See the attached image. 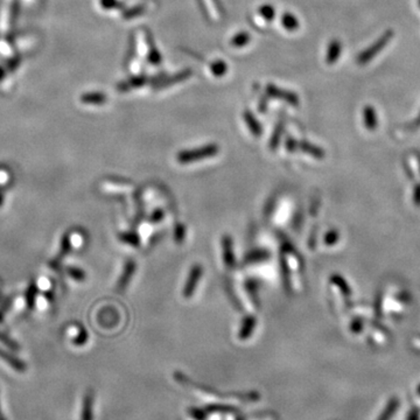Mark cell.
I'll list each match as a JSON object with an SVG mask.
<instances>
[{"label": "cell", "mask_w": 420, "mask_h": 420, "mask_svg": "<svg viewBox=\"0 0 420 420\" xmlns=\"http://www.w3.org/2000/svg\"><path fill=\"white\" fill-rule=\"evenodd\" d=\"M186 226L182 223H176L175 229H174V241L176 244H182L186 238Z\"/></svg>", "instance_id": "44dd1931"}, {"label": "cell", "mask_w": 420, "mask_h": 420, "mask_svg": "<svg viewBox=\"0 0 420 420\" xmlns=\"http://www.w3.org/2000/svg\"><path fill=\"white\" fill-rule=\"evenodd\" d=\"M249 41H250V35H249L247 32H241L238 33L237 35L233 36V39L231 40V45L236 47V48H241V47L247 45Z\"/></svg>", "instance_id": "ffe728a7"}, {"label": "cell", "mask_w": 420, "mask_h": 420, "mask_svg": "<svg viewBox=\"0 0 420 420\" xmlns=\"http://www.w3.org/2000/svg\"><path fill=\"white\" fill-rule=\"evenodd\" d=\"M137 270V264L135 259H129L125 263L123 269V273H121L119 280H118L117 284V291L118 292H124L125 288L129 286L131 279H132L133 275L136 273Z\"/></svg>", "instance_id": "5b68a950"}, {"label": "cell", "mask_w": 420, "mask_h": 420, "mask_svg": "<svg viewBox=\"0 0 420 420\" xmlns=\"http://www.w3.org/2000/svg\"><path fill=\"white\" fill-rule=\"evenodd\" d=\"M120 242H123L124 244L130 245L132 248H139L140 247V238L136 232H120L118 235Z\"/></svg>", "instance_id": "9a60e30c"}, {"label": "cell", "mask_w": 420, "mask_h": 420, "mask_svg": "<svg viewBox=\"0 0 420 420\" xmlns=\"http://www.w3.org/2000/svg\"><path fill=\"white\" fill-rule=\"evenodd\" d=\"M165 213L163 209H155L153 213H152L151 216H149V221H151L152 223H158L160 222V221H163Z\"/></svg>", "instance_id": "cb8c5ba5"}, {"label": "cell", "mask_w": 420, "mask_h": 420, "mask_svg": "<svg viewBox=\"0 0 420 420\" xmlns=\"http://www.w3.org/2000/svg\"><path fill=\"white\" fill-rule=\"evenodd\" d=\"M342 51V45L341 42L338 41V40H333L331 42V45H329L328 52H327L326 55V62L328 64H333L334 62H336L338 60V57H340Z\"/></svg>", "instance_id": "8fae6325"}, {"label": "cell", "mask_w": 420, "mask_h": 420, "mask_svg": "<svg viewBox=\"0 0 420 420\" xmlns=\"http://www.w3.org/2000/svg\"><path fill=\"white\" fill-rule=\"evenodd\" d=\"M221 249H222L223 264L226 266V269H233L236 266V256L235 245H233V239L231 236H222V238H221Z\"/></svg>", "instance_id": "277c9868"}, {"label": "cell", "mask_w": 420, "mask_h": 420, "mask_svg": "<svg viewBox=\"0 0 420 420\" xmlns=\"http://www.w3.org/2000/svg\"><path fill=\"white\" fill-rule=\"evenodd\" d=\"M204 269L201 264H194L189 270L188 276L182 288V297L185 299H191L194 295L196 288L200 284L202 277H203Z\"/></svg>", "instance_id": "7a4b0ae2"}, {"label": "cell", "mask_w": 420, "mask_h": 420, "mask_svg": "<svg viewBox=\"0 0 420 420\" xmlns=\"http://www.w3.org/2000/svg\"><path fill=\"white\" fill-rule=\"evenodd\" d=\"M394 409H396V403H392V404H390V406L388 407L387 409V412L384 413V418H381V420H387L389 417L391 416V413H393V411H394Z\"/></svg>", "instance_id": "484cf974"}, {"label": "cell", "mask_w": 420, "mask_h": 420, "mask_svg": "<svg viewBox=\"0 0 420 420\" xmlns=\"http://www.w3.org/2000/svg\"><path fill=\"white\" fill-rule=\"evenodd\" d=\"M392 36H393V32H391V30H388L387 33L383 34V35L377 40V41L375 42V45L370 46L369 48L366 49V51L361 53L357 62H359L360 64H365V63H368L369 61H371L372 58L375 57V56L377 55L379 52L383 51V49L385 48V46H387L388 43L390 42Z\"/></svg>", "instance_id": "3957f363"}, {"label": "cell", "mask_w": 420, "mask_h": 420, "mask_svg": "<svg viewBox=\"0 0 420 420\" xmlns=\"http://www.w3.org/2000/svg\"><path fill=\"white\" fill-rule=\"evenodd\" d=\"M266 91H267V93H269L270 96H272V97L281 98V99H284V101L288 102L289 104L298 105L299 98H298V96L294 95L293 92H288V91H285V90L278 89L275 85H269V86H267Z\"/></svg>", "instance_id": "ba28073f"}, {"label": "cell", "mask_w": 420, "mask_h": 420, "mask_svg": "<svg viewBox=\"0 0 420 420\" xmlns=\"http://www.w3.org/2000/svg\"><path fill=\"white\" fill-rule=\"evenodd\" d=\"M210 69H211V73L214 74V76L221 77L226 73V70H228V65H226V63L224 61L219 60L211 63Z\"/></svg>", "instance_id": "e0dca14e"}, {"label": "cell", "mask_w": 420, "mask_h": 420, "mask_svg": "<svg viewBox=\"0 0 420 420\" xmlns=\"http://www.w3.org/2000/svg\"><path fill=\"white\" fill-rule=\"evenodd\" d=\"M338 239H340V232H338V230L331 229L326 232L325 237H323V242H325V244L328 245V247H332V245H335L336 243L338 242Z\"/></svg>", "instance_id": "d6986e66"}, {"label": "cell", "mask_w": 420, "mask_h": 420, "mask_svg": "<svg viewBox=\"0 0 420 420\" xmlns=\"http://www.w3.org/2000/svg\"><path fill=\"white\" fill-rule=\"evenodd\" d=\"M282 131H284V124H278V126L276 127L275 133H273V136L271 137L270 140V148L272 149V151H276V148L278 147V144L280 141V138H281L282 135Z\"/></svg>", "instance_id": "ac0fdd59"}, {"label": "cell", "mask_w": 420, "mask_h": 420, "mask_svg": "<svg viewBox=\"0 0 420 420\" xmlns=\"http://www.w3.org/2000/svg\"><path fill=\"white\" fill-rule=\"evenodd\" d=\"M412 126L413 127H419L420 126V114H419V117L415 120V123H413Z\"/></svg>", "instance_id": "f1b7e54d"}, {"label": "cell", "mask_w": 420, "mask_h": 420, "mask_svg": "<svg viewBox=\"0 0 420 420\" xmlns=\"http://www.w3.org/2000/svg\"><path fill=\"white\" fill-rule=\"evenodd\" d=\"M331 284L335 285L336 287L340 289L341 293L345 295V297H349V295L351 294L349 285H348V282L345 281V280L342 278L340 275H332L331 276Z\"/></svg>", "instance_id": "5bb4252c"}, {"label": "cell", "mask_w": 420, "mask_h": 420, "mask_svg": "<svg viewBox=\"0 0 420 420\" xmlns=\"http://www.w3.org/2000/svg\"><path fill=\"white\" fill-rule=\"evenodd\" d=\"M413 201H415L417 205L420 204V186H417V188L415 189V193H413Z\"/></svg>", "instance_id": "4316f807"}, {"label": "cell", "mask_w": 420, "mask_h": 420, "mask_svg": "<svg viewBox=\"0 0 420 420\" xmlns=\"http://www.w3.org/2000/svg\"><path fill=\"white\" fill-rule=\"evenodd\" d=\"M419 6H420V0H419Z\"/></svg>", "instance_id": "f546056e"}, {"label": "cell", "mask_w": 420, "mask_h": 420, "mask_svg": "<svg viewBox=\"0 0 420 420\" xmlns=\"http://www.w3.org/2000/svg\"><path fill=\"white\" fill-rule=\"evenodd\" d=\"M363 119L364 125L368 130H375L377 127V114H376L375 109L371 107H366L363 110Z\"/></svg>", "instance_id": "4fadbf2b"}, {"label": "cell", "mask_w": 420, "mask_h": 420, "mask_svg": "<svg viewBox=\"0 0 420 420\" xmlns=\"http://www.w3.org/2000/svg\"><path fill=\"white\" fill-rule=\"evenodd\" d=\"M259 12L260 14L266 19V20H272L273 17H275V8H273L271 5L261 6L259 8Z\"/></svg>", "instance_id": "603a6c76"}, {"label": "cell", "mask_w": 420, "mask_h": 420, "mask_svg": "<svg viewBox=\"0 0 420 420\" xmlns=\"http://www.w3.org/2000/svg\"><path fill=\"white\" fill-rule=\"evenodd\" d=\"M280 269H281V277H282V285H284L286 292H291V266L286 260L285 254H281V259H280Z\"/></svg>", "instance_id": "30bf717a"}, {"label": "cell", "mask_w": 420, "mask_h": 420, "mask_svg": "<svg viewBox=\"0 0 420 420\" xmlns=\"http://www.w3.org/2000/svg\"><path fill=\"white\" fill-rule=\"evenodd\" d=\"M245 287H247V291L249 292V294H250V297L252 298L251 300H257V292H258V282L254 279H249V281H247V284H245Z\"/></svg>", "instance_id": "7402d4cb"}, {"label": "cell", "mask_w": 420, "mask_h": 420, "mask_svg": "<svg viewBox=\"0 0 420 420\" xmlns=\"http://www.w3.org/2000/svg\"><path fill=\"white\" fill-rule=\"evenodd\" d=\"M244 119H245V123H247V125L249 127V130H250V132L254 137H259L261 133H263V127H261L260 124L258 123L256 117H254L253 114L250 113V111L244 112Z\"/></svg>", "instance_id": "7c38bea8"}, {"label": "cell", "mask_w": 420, "mask_h": 420, "mask_svg": "<svg viewBox=\"0 0 420 420\" xmlns=\"http://www.w3.org/2000/svg\"><path fill=\"white\" fill-rule=\"evenodd\" d=\"M257 327V317L254 315H247L243 317L241 327L238 331V338L241 341H247L251 337Z\"/></svg>", "instance_id": "8992f818"}, {"label": "cell", "mask_w": 420, "mask_h": 420, "mask_svg": "<svg viewBox=\"0 0 420 420\" xmlns=\"http://www.w3.org/2000/svg\"><path fill=\"white\" fill-rule=\"evenodd\" d=\"M286 149H287V152L289 153H293V152L297 151V140L293 138H288L286 140Z\"/></svg>", "instance_id": "d4e9b609"}, {"label": "cell", "mask_w": 420, "mask_h": 420, "mask_svg": "<svg viewBox=\"0 0 420 420\" xmlns=\"http://www.w3.org/2000/svg\"><path fill=\"white\" fill-rule=\"evenodd\" d=\"M297 151H301L304 152V153L309 154L310 157L319 159V160H321V159L325 158V151L321 147H317V146L310 144V142L307 141H298L297 140Z\"/></svg>", "instance_id": "9c48e42d"}, {"label": "cell", "mask_w": 420, "mask_h": 420, "mask_svg": "<svg viewBox=\"0 0 420 420\" xmlns=\"http://www.w3.org/2000/svg\"><path fill=\"white\" fill-rule=\"evenodd\" d=\"M350 329H351V332H354V333H359L361 329H362V325H361V322L360 321H354L353 323H351V326H350Z\"/></svg>", "instance_id": "83f0119b"}, {"label": "cell", "mask_w": 420, "mask_h": 420, "mask_svg": "<svg viewBox=\"0 0 420 420\" xmlns=\"http://www.w3.org/2000/svg\"><path fill=\"white\" fill-rule=\"evenodd\" d=\"M220 153V146L217 144H208L197 148L183 149L175 155L176 161L180 165H189L207 160L209 158L216 157Z\"/></svg>", "instance_id": "6da1fadb"}, {"label": "cell", "mask_w": 420, "mask_h": 420, "mask_svg": "<svg viewBox=\"0 0 420 420\" xmlns=\"http://www.w3.org/2000/svg\"><path fill=\"white\" fill-rule=\"evenodd\" d=\"M271 258V252L266 249H254V250L249 251L245 254L243 264L244 265H254V264H260L267 261Z\"/></svg>", "instance_id": "52a82bcc"}, {"label": "cell", "mask_w": 420, "mask_h": 420, "mask_svg": "<svg viewBox=\"0 0 420 420\" xmlns=\"http://www.w3.org/2000/svg\"><path fill=\"white\" fill-rule=\"evenodd\" d=\"M281 23H282V26H284L287 30H295L299 26V21L292 13H285L282 15Z\"/></svg>", "instance_id": "2e32d148"}]
</instances>
